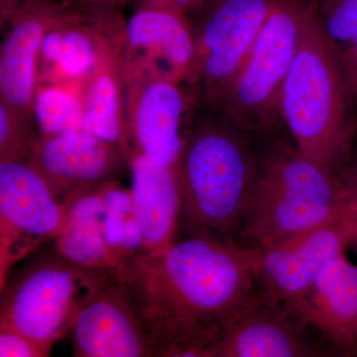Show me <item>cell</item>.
I'll use <instances>...</instances> for the list:
<instances>
[{
  "label": "cell",
  "instance_id": "obj_1",
  "mask_svg": "<svg viewBox=\"0 0 357 357\" xmlns=\"http://www.w3.org/2000/svg\"><path fill=\"white\" fill-rule=\"evenodd\" d=\"M116 273L154 357H215L225 333L257 294L250 249L208 234L141 250Z\"/></svg>",
  "mask_w": 357,
  "mask_h": 357
},
{
  "label": "cell",
  "instance_id": "obj_2",
  "mask_svg": "<svg viewBox=\"0 0 357 357\" xmlns=\"http://www.w3.org/2000/svg\"><path fill=\"white\" fill-rule=\"evenodd\" d=\"M250 135L222 112L190 121L174 165L180 192L176 239L208 234L236 241L257 168Z\"/></svg>",
  "mask_w": 357,
  "mask_h": 357
},
{
  "label": "cell",
  "instance_id": "obj_3",
  "mask_svg": "<svg viewBox=\"0 0 357 357\" xmlns=\"http://www.w3.org/2000/svg\"><path fill=\"white\" fill-rule=\"evenodd\" d=\"M354 105L337 59L319 29L314 0H311L281 91V121L301 154L324 170L340 175L356 138Z\"/></svg>",
  "mask_w": 357,
  "mask_h": 357
},
{
  "label": "cell",
  "instance_id": "obj_4",
  "mask_svg": "<svg viewBox=\"0 0 357 357\" xmlns=\"http://www.w3.org/2000/svg\"><path fill=\"white\" fill-rule=\"evenodd\" d=\"M340 175L282 141L258 149L257 168L237 239L262 248L349 213Z\"/></svg>",
  "mask_w": 357,
  "mask_h": 357
},
{
  "label": "cell",
  "instance_id": "obj_5",
  "mask_svg": "<svg viewBox=\"0 0 357 357\" xmlns=\"http://www.w3.org/2000/svg\"><path fill=\"white\" fill-rule=\"evenodd\" d=\"M109 272L70 261L53 243L45 244L16 265L0 287V328L22 333L51 354Z\"/></svg>",
  "mask_w": 357,
  "mask_h": 357
},
{
  "label": "cell",
  "instance_id": "obj_6",
  "mask_svg": "<svg viewBox=\"0 0 357 357\" xmlns=\"http://www.w3.org/2000/svg\"><path fill=\"white\" fill-rule=\"evenodd\" d=\"M311 0H278L248 58L213 107L244 131L274 132L280 96L295 57L303 16Z\"/></svg>",
  "mask_w": 357,
  "mask_h": 357
},
{
  "label": "cell",
  "instance_id": "obj_7",
  "mask_svg": "<svg viewBox=\"0 0 357 357\" xmlns=\"http://www.w3.org/2000/svg\"><path fill=\"white\" fill-rule=\"evenodd\" d=\"M66 208L24 158L0 162V287L16 265L64 229Z\"/></svg>",
  "mask_w": 357,
  "mask_h": 357
},
{
  "label": "cell",
  "instance_id": "obj_8",
  "mask_svg": "<svg viewBox=\"0 0 357 357\" xmlns=\"http://www.w3.org/2000/svg\"><path fill=\"white\" fill-rule=\"evenodd\" d=\"M122 76L133 151L173 167L191 121L187 96L178 82L130 59L122 58Z\"/></svg>",
  "mask_w": 357,
  "mask_h": 357
},
{
  "label": "cell",
  "instance_id": "obj_9",
  "mask_svg": "<svg viewBox=\"0 0 357 357\" xmlns=\"http://www.w3.org/2000/svg\"><path fill=\"white\" fill-rule=\"evenodd\" d=\"M278 0H220L208 8L187 81L199 84L215 105L248 58Z\"/></svg>",
  "mask_w": 357,
  "mask_h": 357
},
{
  "label": "cell",
  "instance_id": "obj_10",
  "mask_svg": "<svg viewBox=\"0 0 357 357\" xmlns=\"http://www.w3.org/2000/svg\"><path fill=\"white\" fill-rule=\"evenodd\" d=\"M356 220L349 211L297 236L250 249L257 292L282 304L299 299L326 265L351 244Z\"/></svg>",
  "mask_w": 357,
  "mask_h": 357
},
{
  "label": "cell",
  "instance_id": "obj_11",
  "mask_svg": "<svg viewBox=\"0 0 357 357\" xmlns=\"http://www.w3.org/2000/svg\"><path fill=\"white\" fill-rule=\"evenodd\" d=\"M130 156L119 145L77 130L40 135L25 157L66 208L77 197L117 182Z\"/></svg>",
  "mask_w": 357,
  "mask_h": 357
},
{
  "label": "cell",
  "instance_id": "obj_12",
  "mask_svg": "<svg viewBox=\"0 0 357 357\" xmlns=\"http://www.w3.org/2000/svg\"><path fill=\"white\" fill-rule=\"evenodd\" d=\"M69 335L73 356L154 357L146 328L116 271L89 296Z\"/></svg>",
  "mask_w": 357,
  "mask_h": 357
},
{
  "label": "cell",
  "instance_id": "obj_13",
  "mask_svg": "<svg viewBox=\"0 0 357 357\" xmlns=\"http://www.w3.org/2000/svg\"><path fill=\"white\" fill-rule=\"evenodd\" d=\"M337 354L286 305L255 299L234 319L215 357H318Z\"/></svg>",
  "mask_w": 357,
  "mask_h": 357
},
{
  "label": "cell",
  "instance_id": "obj_14",
  "mask_svg": "<svg viewBox=\"0 0 357 357\" xmlns=\"http://www.w3.org/2000/svg\"><path fill=\"white\" fill-rule=\"evenodd\" d=\"M73 0H24L11 14V29L0 52L1 102L28 119L38 86L40 48L45 33L68 9Z\"/></svg>",
  "mask_w": 357,
  "mask_h": 357
},
{
  "label": "cell",
  "instance_id": "obj_15",
  "mask_svg": "<svg viewBox=\"0 0 357 357\" xmlns=\"http://www.w3.org/2000/svg\"><path fill=\"white\" fill-rule=\"evenodd\" d=\"M284 305L337 354L357 349V266L344 253L326 265L299 299Z\"/></svg>",
  "mask_w": 357,
  "mask_h": 357
},
{
  "label": "cell",
  "instance_id": "obj_16",
  "mask_svg": "<svg viewBox=\"0 0 357 357\" xmlns=\"http://www.w3.org/2000/svg\"><path fill=\"white\" fill-rule=\"evenodd\" d=\"M123 41L128 51L142 58L136 62L178 83L187 79L194 60L195 35L185 14L141 6L126 25Z\"/></svg>",
  "mask_w": 357,
  "mask_h": 357
},
{
  "label": "cell",
  "instance_id": "obj_17",
  "mask_svg": "<svg viewBox=\"0 0 357 357\" xmlns=\"http://www.w3.org/2000/svg\"><path fill=\"white\" fill-rule=\"evenodd\" d=\"M129 167L142 250L163 248L175 241L178 232L180 192L175 169L134 151Z\"/></svg>",
  "mask_w": 357,
  "mask_h": 357
},
{
  "label": "cell",
  "instance_id": "obj_18",
  "mask_svg": "<svg viewBox=\"0 0 357 357\" xmlns=\"http://www.w3.org/2000/svg\"><path fill=\"white\" fill-rule=\"evenodd\" d=\"M117 45L100 35L98 63L84 84L82 130L132 154L126 119L122 58Z\"/></svg>",
  "mask_w": 357,
  "mask_h": 357
},
{
  "label": "cell",
  "instance_id": "obj_19",
  "mask_svg": "<svg viewBox=\"0 0 357 357\" xmlns=\"http://www.w3.org/2000/svg\"><path fill=\"white\" fill-rule=\"evenodd\" d=\"M70 7L48 28L42 40L39 83H82L91 74L100 55V36L82 18L86 7Z\"/></svg>",
  "mask_w": 357,
  "mask_h": 357
},
{
  "label": "cell",
  "instance_id": "obj_20",
  "mask_svg": "<svg viewBox=\"0 0 357 357\" xmlns=\"http://www.w3.org/2000/svg\"><path fill=\"white\" fill-rule=\"evenodd\" d=\"M103 189L82 195L66 206L64 229L53 243L70 261L91 269L117 271L119 262L107 243Z\"/></svg>",
  "mask_w": 357,
  "mask_h": 357
},
{
  "label": "cell",
  "instance_id": "obj_21",
  "mask_svg": "<svg viewBox=\"0 0 357 357\" xmlns=\"http://www.w3.org/2000/svg\"><path fill=\"white\" fill-rule=\"evenodd\" d=\"M319 29L357 102V0H314Z\"/></svg>",
  "mask_w": 357,
  "mask_h": 357
},
{
  "label": "cell",
  "instance_id": "obj_22",
  "mask_svg": "<svg viewBox=\"0 0 357 357\" xmlns=\"http://www.w3.org/2000/svg\"><path fill=\"white\" fill-rule=\"evenodd\" d=\"M84 84L39 83L33 100V116L40 135L82 130Z\"/></svg>",
  "mask_w": 357,
  "mask_h": 357
},
{
  "label": "cell",
  "instance_id": "obj_23",
  "mask_svg": "<svg viewBox=\"0 0 357 357\" xmlns=\"http://www.w3.org/2000/svg\"><path fill=\"white\" fill-rule=\"evenodd\" d=\"M32 121L0 102V162L22 159L28 154L40 136L33 130Z\"/></svg>",
  "mask_w": 357,
  "mask_h": 357
},
{
  "label": "cell",
  "instance_id": "obj_24",
  "mask_svg": "<svg viewBox=\"0 0 357 357\" xmlns=\"http://www.w3.org/2000/svg\"><path fill=\"white\" fill-rule=\"evenodd\" d=\"M50 352L22 333L8 328H0V356L46 357Z\"/></svg>",
  "mask_w": 357,
  "mask_h": 357
},
{
  "label": "cell",
  "instance_id": "obj_25",
  "mask_svg": "<svg viewBox=\"0 0 357 357\" xmlns=\"http://www.w3.org/2000/svg\"><path fill=\"white\" fill-rule=\"evenodd\" d=\"M340 178L344 185L347 206L357 217V163L351 168H345L340 174Z\"/></svg>",
  "mask_w": 357,
  "mask_h": 357
},
{
  "label": "cell",
  "instance_id": "obj_26",
  "mask_svg": "<svg viewBox=\"0 0 357 357\" xmlns=\"http://www.w3.org/2000/svg\"><path fill=\"white\" fill-rule=\"evenodd\" d=\"M142 6L157 7L185 14L192 9L204 6V0H143Z\"/></svg>",
  "mask_w": 357,
  "mask_h": 357
},
{
  "label": "cell",
  "instance_id": "obj_27",
  "mask_svg": "<svg viewBox=\"0 0 357 357\" xmlns=\"http://www.w3.org/2000/svg\"><path fill=\"white\" fill-rule=\"evenodd\" d=\"M77 1L89 6L114 8L116 4L122 3V2L126 1V0H77Z\"/></svg>",
  "mask_w": 357,
  "mask_h": 357
},
{
  "label": "cell",
  "instance_id": "obj_28",
  "mask_svg": "<svg viewBox=\"0 0 357 357\" xmlns=\"http://www.w3.org/2000/svg\"><path fill=\"white\" fill-rule=\"evenodd\" d=\"M218 1H220V0H204V6H206V8L208 9Z\"/></svg>",
  "mask_w": 357,
  "mask_h": 357
},
{
  "label": "cell",
  "instance_id": "obj_29",
  "mask_svg": "<svg viewBox=\"0 0 357 357\" xmlns=\"http://www.w3.org/2000/svg\"><path fill=\"white\" fill-rule=\"evenodd\" d=\"M351 244H354V245L357 246V218L356 220V227H354V236H352Z\"/></svg>",
  "mask_w": 357,
  "mask_h": 357
}]
</instances>
